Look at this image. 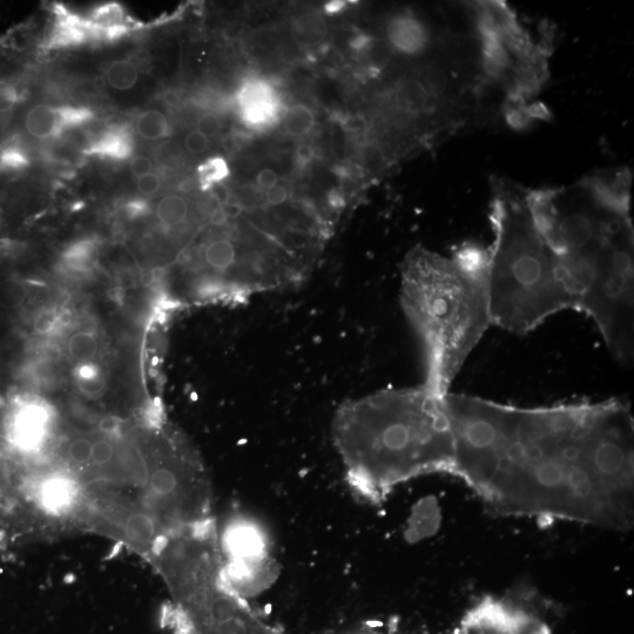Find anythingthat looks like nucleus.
Segmentation results:
<instances>
[{
    "mask_svg": "<svg viewBox=\"0 0 634 634\" xmlns=\"http://www.w3.org/2000/svg\"><path fill=\"white\" fill-rule=\"evenodd\" d=\"M93 40L92 30L86 18L59 13V19L47 46L66 47L84 44Z\"/></svg>",
    "mask_w": 634,
    "mask_h": 634,
    "instance_id": "ddd939ff",
    "label": "nucleus"
},
{
    "mask_svg": "<svg viewBox=\"0 0 634 634\" xmlns=\"http://www.w3.org/2000/svg\"><path fill=\"white\" fill-rule=\"evenodd\" d=\"M92 441L89 437H77L67 447V458L74 468L85 470L91 460Z\"/></svg>",
    "mask_w": 634,
    "mask_h": 634,
    "instance_id": "393cba45",
    "label": "nucleus"
},
{
    "mask_svg": "<svg viewBox=\"0 0 634 634\" xmlns=\"http://www.w3.org/2000/svg\"><path fill=\"white\" fill-rule=\"evenodd\" d=\"M140 78L138 66L128 60H117L107 67L105 71L106 83L112 90L126 92L137 85Z\"/></svg>",
    "mask_w": 634,
    "mask_h": 634,
    "instance_id": "412c9836",
    "label": "nucleus"
},
{
    "mask_svg": "<svg viewBox=\"0 0 634 634\" xmlns=\"http://www.w3.org/2000/svg\"><path fill=\"white\" fill-rule=\"evenodd\" d=\"M278 181V174L271 170V168H265V170L260 171L258 177H256V184L267 191L271 190L275 185H278Z\"/></svg>",
    "mask_w": 634,
    "mask_h": 634,
    "instance_id": "f704fd0d",
    "label": "nucleus"
},
{
    "mask_svg": "<svg viewBox=\"0 0 634 634\" xmlns=\"http://www.w3.org/2000/svg\"><path fill=\"white\" fill-rule=\"evenodd\" d=\"M185 147L188 152L194 155L205 153L209 147V139L204 134L194 130L187 134Z\"/></svg>",
    "mask_w": 634,
    "mask_h": 634,
    "instance_id": "cd10ccee",
    "label": "nucleus"
},
{
    "mask_svg": "<svg viewBox=\"0 0 634 634\" xmlns=\"http://www.w3.org/2000/svg\"><path fill=\"white\" fill-rule=\"evenodd\" d=\"M401 301L422 342L431 393L444 397L492 326L489 249L464 244L451 258L423 247L404 260Z\"/></svg>",
    "mask_w": 634,
    "mask_h": 634,
    "instance_id": "20e7f679",
    "label": "nucleus"
},
{
    "mask_svg": "<svg viewBox=\"0 0 634 634\" xmlns=\"http://www.w3.org/2000/svg\"><path fill=\"white\" fill-rule=\"evenodd\" d=\"M229 175H231V170H229L227 161L220 155L207 159L198 167L199 185L204 192L213 190L215 186L225 181Z\"/></svg>",
    "mask_w": 634,
    "mask_h": 634,
    "instance_id": "5701e85b",
    "label": "nucleus"
},
{
    "mask_svg": "<svg viewBox=\"0 0 634 634\" xmlns=\"http://www.w3.org/2000/svg\"><path fill=\"white\" fill-rule=\"evenodd\" d=\"M543 233L561 265L573 309L596 323L615 359L633 361L634 260L630 213L569 194L546 214Z\"/></svg>",
    "mask_w": 634,
    "mask_h": 634,
    "instance_id": "7ed1b4c3",
    "label": "nucleus"
},
{
    "mask_svg": "<svg viewBox=\"0 0 634 634\" xmlns=\"http://www.w3.org/2000/svg\"><path fill=\"white\" fill-rule=\"evenodd\" d=\"M315 158L314 148L308 144L300 145L295 152V164L299 168H306Z\"/></svg>",
    "mask_w": 634,
    "mask_h": 634,
    "instance_id": "72a5a7b5",
    "label": "nucleus"
},
{
    "mask_svg": "<svg viewBox=\"0 0 634 634\" xmlns=\"http://www.w3.org/2000/svg\"><path fill=\"white\" fill-rule=\"evenodd\" d=\"M292 38L303 49H312L320 45L328 35V25L319 13H305L292 24Z\"/></svg>",
    "mask_w": 634,
    "mask_h": 634,
    "instance_id": "4468645a",
    "label": "nucleus"
},
{
    "mask_svg": "<svg viewBox=\"0 0 634 634\" xmlns=\"http://www.w3.org/2000/svg\"><path fill=\"white\" fill-rule=\"evenodd\" d=\"M137 188L141 194L146 195V197H152V195L160 191L161 179L155 173L145 175V177L137 180Z\"/></svg>",
    "mask_w": 634,
    "mask_h": 634,
    "instance_id": "c756f323",
    "label": "nucleus"
},
{
    "mask_svg": "<svg viewBox=\"0 0 634 634\" xmlns=\"http://www.w3.org/2000/svg\"><path fill=\"white\" fill-rule=\"evenodd\" d=\"M341 126L350 136L360 137L367 134L370 128L369 121L361 114H350L342 119Z\"/></svg>",
    "mask_w": 634,
    "mask_h": 634,
    "instance_id": "bb28decb",
    "label": "nucleus"
},
{
    "mask_svg": "<svg viewBox=\"0 0 634 634\" xmlns=\"http://www.w3.org/2000/svg\"><path fill=\"white\" fill-rule=\"evenodd\" d=\"M221 128V119L212 112L202 114L197 121V131L204 134L207 139L217 137Z\"/></svg>",
    "mask_w": 634,
    "mask_h": 634,
    "instance_id": "a878e982",
    "label": "nucleus"
},
{
    "mask_svg": "<svg viewBox=\"0 0 634 634\" xmlns=\"http://www.w3.org/2000/svg\"><path fill=\"white\" fill-rule=\"evenodd\" d=\"M23 127L29 137L47 140L62 136L59 110L57 106L36 104L25 112Z\"/></svg>",
    "mask_w": 634,
    "mask_h": 634,
    "instance_id": "f8f14e48",
    "label": "nucleus"
},
{
    "mask_svg": "<svg viewBox=\"0 0 634 634\" xmlns=\"http://www.w3.org/2000/svg\"><path fill=\"white\" fill-rule=\"evenodd\" d=\"M204 260L213 271L226 274L238 265V249L231 240H214L205 248Z\"/></svg>",
    "mask_w": 634,
    "mask_h": 634,
    "instance_id": "f3484780",
    "label": "nucleus"
},
{
    "mask_svg": "<svg viewBox=\"0 0 634 634\" xmlns=\"http://www.w3.org/2000/svg\"><path fill=\"white\" fill-rule=\"evenodd\" d=\"M134 153V138L125 126H113L94 139L85 154L114 161L130 159Z\"/></svg>",
    "mask_w": 634,
    "mask_h": 634,
    "instance_id": "9d476101",
    "label": "nucleus"
},
{
    "mask_svg": "<svg viewBox=\"0 0 634 634\" xmlns=\"http://www.w3.org/2000/svg\"><path fill=\"white\" fill-rule=\"evenodd\" d=\"M130 171L137 179L145 177V175L153 173L152 160L145 155H136L130 163Z\"/></svg>",
    "mask_w": 634,
    "mask_h": 634,
    "instance_id": "7c9ffc66",
    "label": "nucleus"
},
{
    "mask_svg": "<svg viewBox=\"0 0 634 634\" xmlns=\"http://www.w3.org/2000/svg\"><path fill=\"white\" fill-rule=\"evenodd\" d=\"M137 132L144 140L158 141L171 136L172 126L163 112L148 110L138 117Z\"/></svg>",
    "mask_w": 634,
    "mask_h": 634,
    "instance_id": "aec40b11",
    "label": "nucleus"
},
{
    "mask_svg": "<svg viewBox=\"0 0 634 634\" xmlns=\"http://www.w3.org/2000/svg\"><path fill=\"white\" fill-rule=\"evenodd\" d=\"M333 434L350 488L370 503L383 502L414 478L453 472L454 437L444 397L424 384L343 403Z\"/></svg>",
    "mask_w": 634,
    "mask_h": 634,
    "instance_id": "f03ea898",
    "label": "nucleus"
},
{
    "mask_svg": "<svg viewBox=\"0 0 634 634\" xmlns=\"http://www.w3.org/2000/svg\"><path fill=\"white\" fill-rule=\"evenodd\" d=\"M491 222L496 236L489 249L492 325L526 335L573 309L558 256L539 232L526 193L496 185Z\"/></svg>",
    "mask_w": 634,
    "mask_h": 634,
    "instance_id": "39448f33",
    "label": "nucleus"
},
{
    "mask_svg": "<svg viewBox=\"0 0 634 634\" xmlns=\"http://www.w3.org/2000/svg\"><path fill=\"white\" fill-rule=\"evenodd\" d=\"M288 200V191L285 186L275 185L266 192V202L267 205L272 207H278L283 204H286Z\"/></svg>",
    "mask_w": 634,
    "mask_h": 634,
    "instance_id": "2f4dec72",
    "label": "nucleus"
},
{
    "mask_svg": "<svg viewBox=\"0 0 634 634\" xmlns=\"http://www.w3.org/2000/svg\"><path fill=\"white\" fill-rule=\"evenodd\" d=\"M62 133L72 128L82 127L94 119V113L87 107L58 106Z\"/></svg>",
    "mask_w": 634,
    "mask_h": 634,
    "instance_id": "b1692460",
    "label": "nucleus"
},
{
    "mask_svg": "<svg viewBox=\"0 0 634 634\" xmlns=\"http://www.w3.org/2000/svg\"><path fill=\"white\" fill-rule=\"evenodd\" d=\"M347 8L346 2H340V0H334V2H329L325 5L326 15L334 16L339 15L340 12Z\"/></svg>",
    "mask_w": 634,
    "mask_h": 634,
    "instance_id": "c9c22d12",
    "label": "nucleus"
},
{
    "mask_svg": "<svg viewBox=\"0 0 634 634\" xmlns=\"http://www.w3.org/2000/svg\"><path fill=\"white\" fill-rule=\"evenodd\" d=\"M155 212L161 225L166 228H175L186 222L190 214V206L181 195L170 194L158 202Z\"/></svg>",
    "mask_w": 634,
    "mask_h": 634,
    "instance_id": "6ab92c4d",
    "label": "nucleus"
},
{
    "mask_svg": "<svg viewBox=\"0 0 634 634\" xmlns=\"http://www.w3.org/2000/svg\"><path fill=\"white\" fill-rule=\"evenodd\" d=\"M283 131L294 138L306 137L315 127V114L309 106L296 104L283 110L281 116Z\"/></svg>",
    "mask_w": 634,
    "mask_h": 634,
    "instance_id": "a211bd4d",
    "label": "nucleus"
},
{
    "mask_svg": "<svg viewBox=\"0 0 634 634\" xmlns=\"http://www.w3.org/2000/svg\"><path fill=\"white\" fill-rule=\"evenodd\" d=\"M4 225V213H3V209L0 208V231H2Z\"/></svg>",
    "mask_w": 634,
    "mask_h": 634,
    "instance_id": "e433bc0d",
    "label": "nucleus"
},
{
    "mask_svg": "<svg viewBox=\"0 0 634 634\" xmlns=\"http://www.w3.org/2000/svg\"><path fill=\"white\" fill-rule=\"evenodd\" d=\"M92 30L93 39L116 40L128 32L127 17L123 6L110 3L98 6L86 18Z\"/></svg>",
    "mask_w": 634,
    "mask_h": 634,
    "instance_id": "9b49d317",
    "label": "nucleus"
},
{
    "mask_svg": "<svg viewBox=\"0 0 634 634\" xmlns=\"http://www.w3.org/2000/svg\"><path fill=\"white\" fill-rule=\"evenodd\" d=\"M66 349L71 359L79 364L92 362L99 350L98 337L89 330H79L70 336Z\"/></svg>",
    "mask_w": 634,
    "mask_h": 634,
    "instance_id": "4be33fe9",
    "label": "nucleus"
},
{
    "mask_svg": "<svg viewBox=\"0 0 634 634\" xmlns=\"http://www.w3.org/2000/svg\"><path fill=\"white\" fill-rule=\"evenodd\" d=\"M148 212H150V206L143 199H133L127 202L126 213L128 218L138 219L144 217Z\"/></svg>",
    "mask_w": 634,
    "mask_h": 634,
    "instance_id": "473e14b6",
    "label": "nucleus"
},
{
    "mask_svg": "<svg viewBox=\"0 0 634 634\" xmlns=\"http://www.w3.org/2000/svg\"><path fill=\"white\" fill-rule=\"evenodd\" d=\"M77 387L87 399L99 400L106 393L107 377L96 363H80L76 369Z\"/></svg>",
    "mask_w": 634,
    "mask_h": 634,
    "instance_id": "dca6fc26",
    "label": "nucleus"
},
{
    "mask_svg": "<svg viewBox=\"0 0 634 634\" xmlns=\"http://www.w3.org/2000/svg\"><path fill=\"white\" fill-rule=\"evenodd\" d=\"M393 105L396 112L406 118H420L426 114L441 111L457 121L454 114L444 110L428 96L414 77L404 78L397 84L393 94Z\"/></svg>",
    "mask_w": 634,
    "mask_h": 634,
    "instance_id": "1a4fd4ad",
    "label": "nucleus"
},
{
    "mask_svg": "<svg viewBox=\"0 0 634 634\" xmlns=\"http://www.w3.org/2000/svg\"><path fill=\"white\" fill-rule=\"evenodd\" d=\"M59 323V315L55 312H45L37 317L35 322L36 332L40 335H49L55 332Z\"/></svg>",
    "mask_w": 634,
    "mask_h": 634,
    "instance_id": "c85d7f7f",
    "label": "nucleus"
},
{
    "mask_svg": "<svg viewBox=\"0 0 634 634\" xmlns=\"http://www.w3.org/2000/svg\"><path fill=\"white\" fill-rule=\"evenodd\" d=\"M50 415L39 404H26L18 409L11 423V440L19 449L31 451L46 436Z\"/></svg>",
    "mask_w": 634,
    "mask_h": 634,
    "instance_id": "6e6552de",
    "label": "nucleus"
},
{
    "mask_svg": "<svg viewBox=\"0 0 634 634\" xmlns=\"http://www.w3.org/2000/svg\"><path fill=\"white\" fill-rule=\"evenodd\" d=\"M386 42L393 52L414 57L427 51L431 35L428 26L414 13L401 12L388 20Z\"/></svg>",
    "mask_w": 634,
    "mask_h": 634,
    "instance_id": "0eeeda50",
    "label": "nucleus"
},
{
    "mask_svg": "<svg viewBox=\"0 0 634 634\" xmlns=\"http://www.w3.org/2000/svg\"><path fill=\"white\" fill-rule=\"evenodd\" d=\"M235 106L242 123L255 131L274 126L283 112L279 92L271 82L258 77L244 80L235 94Z\"/></svg>",
    "mask_w": 634,
    "mask_h": 634,
    "instance_id": "423d86ee",
    "label": "nucleus"
},
{
    "mask_svg": "<svg viewBox=\"0 0 634 634\" xmlns=\"http://www.w3.org/2000/svg\"><path fill=\"white\" fill-rule=\"evenodd\" d=\"M64 265L70 271L77 273H90L97 265L98 248L91 240H79L73 242L62 255Z\"/></svg>",
    "mask_w": 634,
    "mask_h": 634,
    "instance_id": "2eb2a0df",
    "label": "nucleus"
},
{
    "mask_svg": "<svg viewBox=\"0 0 634 634\" xmlns=\"http://www.w3.org/2000/svg\"><path fill=\"white\" fill-rule=\"evenodd\" d=\"M458 476L498 515L633 522L634 426L620 400L548 408L447 394Z\"/></svg>",
    "mask_w": 634,
    "mask_h": 634,
    "instance_id": "f257e3e1",
    "label": "nucleus"
}]
</instances>
